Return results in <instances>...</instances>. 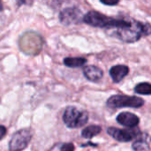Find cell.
I'll return each instance as SVG.
<instances>
[{"label":"cell","mask_w":151,"mask_h":151,"mask_svg":"<svg viewBox=\"0 0 151 151\" xmlns=\"http://www.w3.org/2000/svg\"><path fill=\"white\" fill-rule=\"evenodd\" d=\"M19 49L25 54L35 56L41 52L42 38L35 32H27L19 39Z\"/></svg>","instance_id":"3"},{"label":"cell","mask_w":151,"mask_h":151,"mask_svg":"<svg viewBox=\"0 0 151 151\" xmlns=\"http://www.w3.org/2000/svg\"><path fill=\"white\" fill-rule=\"evenodd\" d=\"M7 132V129L4 126H0V141L5 136Z\"/></svg>","instance_id":"17"},{"label":"cell","mask_w":151,"mask_h":151,"mask_svg":"<svg viewBox=\"0 0 151 151\" xmlns=\"http://www.w3.org/2000/svg\"><path fill=\"white\" fill-rule=\"evenodd\" d=\"M117 121L119 125L123 127L134 128L140 123V119L135 114L130 112H121L118 115Z\"/></svg>","instance_id":"9"},{"label":"cell","mask_w":151,"mask_h":151,"mask_svg":"<svg viewBox=\"0 0 151 151\" xmlns=\"http://www.w3.org/2000/svg\"><path fill=\"white\" fill-rule=\"evenodd\" d=\"M107 133L113 139L119 142H131L136 136V134L134 132H132L131 130H122L115 127H109L107 129Z\"/></svg>","instance_id":"8"},{"label":"cell","mask_w":151,"mask_h":151,"mask_svg":"<svg viewBox=\"0 0 151 151\" xmlns=\"http://www.w3.org/2000/svg\"><path fill=\"white\" fill-rule=\"evenodd\" d=\"M88 114L74 106H67L63 113V121L69 128H79L87 124Z\"/></svg>","instance_id":"4"},{"label":"cell","mask_w":151,"mask_h":151,"mask_svg":"<svg viewBox=\"0 0 151 151\" xmlns=\"http://www.w3.org/2000/svg\"><path fill=\"white\" fill-rule=\"evenodd\" d=\"M60 151H74V145L72 142L65 143L62 147Z\"/></svg>","instance_id":"16"},{"label":"cell","mask_w":151,"mask_h":151,"mask_svg":"<svg viewBox=\"0 0 151 151\" xmlns=\"http://www.w3.org/2000/svg\"><path fill=\"white\" fill-rule=\"evenodd\" d=\"M151 34V26L149 23H142L136 20H131V24L126 27L115 29L113 35L124 42H135L142 36H147Z\"/></svg>","instance_id":"1"},{"label":"cell","mask_w":151,"mask_h":151,"mask_svg":"<svg viewBox=\"0 0 151 151\" xmlns=\"http://www.w3.org/2000/svg\"><path fill=\"white\" fill-rule=\"evenodd\" d=\"M134 92L140 95H151V84L149 82H142L135 86Z\"/></svg>","instance_id":"14"},{"label":"cell","mask_w":151,"mask_h":151,"mask_svg":"<svg viewBox=\"0 0 151 151\" xmlns=\"http://www.w3.org/2000/svg\"><path fill=\"white\" fill-rule=\"evenodd\" d=\"M101 3L106 5H115L119 4V1H101Z\"/></svg>","instance_id":"18"},{"label":"cell","mask_w":151,"mask_h":151,"mask_svg":"<svg viewBox=\"0 0 151 151\" xmlns=\"http://www.w3.org/2000/svg\"><path fill=\"white\" fill-rule=\"evenodd\" d=\"M106 104L112 109L119 108H140L144 104V101L137 96H130L126 95H115L111 96Z\"/></svg>","instance_id":"5"},{"label":"cell","mask_w":151,"mask_h":151,"mask_svg":"<svg viewBox=\"0 0 151 151\" xmlns=\"http://www.w3.org/2000/svg\"><path fill=\"white\" fill-rule=\"evenodd\" d=\"M83 22L95 27L101 28H120L128 27L131 24V20L119 19H114L104 14H102L96 11H90L83 16Z\"/></svg>","instance_id":"2"},{"label":"cell","mask_w":151,"mask_h":151,"mask_svg":"<svg viewBox=\"0 0 151 151\" xmlns=\"http://www.w3.org/2000/svg\"><path fill=\"white\" fill-rule=\"evenodd\" d=\"M133 150L134 151H149L150 146L146 141L139 140L133 143Z\"/></svg>","instance_id":"15"},{"label":"cell","mask_w":151,"mask_h":151,"mask_svg":"<svg viewBox=\"0 0 151 151\" xmlns=\"http://www.w3.org/2000/svg\"><path fill=\"white\" fill-rule=\"evenodd\" d=\"M31 139L32 133L30 129H20L12 135L9 142V150L10 151H23L28 146Z\"/></svg>","instance_id":"6"},{"label":"cell","mask_w":151,"mask_h":151,"mask_svg":"<svg viewBox=\"0 0 151 151\" xmlns=\"http://www.w3.org/2000/svg\"><path fill=\"white\" fill-rule=\"evenodd\" d=\"M110 75L114 82H120L129 73V68L124 65H114L110 69Z\"/></svg>","instance_id":"10"},{"label":"cell","mask_w":151,"mask_h":151,"mask_svg":"<svg viewBox=\"0 0 151 151\" xmlns=\"http://www.w3.org/2000/svg\"><path fill=\"white\" fill-rule=\"evenodd\" d=\"M59 20L65 26H71L83 21V15L78 7H67L60 12Z\"/></svg>","instance_id":"7"},{"label":"cell","mask_w":151,"mask_h":151,"mask_svg":"<svg viewBox=\"0 0 151 151\" xmlns=\"http://www.w3.org/2000/svg\"><path fill=\"white\" fill-rule=\"evenodd\" d=\"M83 74L88 81L96 82L103 78L104 73L99 67L96 65H87L83 69Z\"/></svg>","instance_id":"11"},{"label":"cell","mask_w":151,"mask_h":151,"mask_svg":"<svg viewBox=\"0 0 151 151\" xmlns=\"http://www.w3.org/2000/svg\"><path fill=\"white\" fill-rule=\"evenodd\" d=\"M102 131L101 127L99 126H89L84 128L81 132V136L85 139H91L97 134H99Z\"/></svg>","instance_id":"13"},{"label":"cell","mask_w":151,"mask_h":151,"mask_svg":"<svg viewBox=\"0 0 151 151\" xmlns=\"http://www.w3.org/2000/svg\"><path fill=\"white\" fill-rule=\"evenodd\" d=\"M87 63V59L85 58H65L64 59V65L72 67V68H76V67H81Z\"/></svg>","instance_id":"12"},{"label":"cell","mask_w":151,"mask_h":151,"mask_svg":"<svg viewBox=\"0 0 151 151\" xmlns=\"http://www.w3.org/2000/svg\"><path fill=\"white\" fill-rule=\"evenodd\" d=\"M3 10V4H2V3L0 2V11H2Z\"/></svg>","instance_id":"19"}]
</instances>
